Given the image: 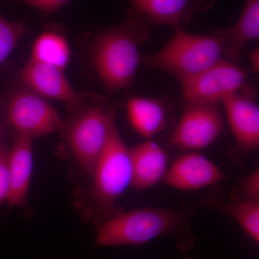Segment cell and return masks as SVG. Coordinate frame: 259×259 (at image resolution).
Listing matches in <instances>:
<instances>
[{
    "label": "cell",
    "instance_id": "7",
    "mask_svg": "<svg viewBox=\"0 0 259 259\" xmlns=\"http://www.w3.org/2000/svg\"><path fill=\"white\" fill-rule=\"evenodd\" d=\"M248 73L235 62L223 59L182 82L187 102L218 105L245 86Z\"/></svg>",
    "mask_w": 259,
    "mask_h": 259
},
{
    "label": "cell",
    "instance_id": "9",
    "mask_svg": "<svg viewBox=\"0 0 259 259\" xmlns=\"http://www.w3.org/2000/svg\"><path fill=\"white\" fill-rule=\"evenodd\" d=\"M223 120L218 105L187 102L172 134V145L187 151L208 147L222 132Z\"/></svg>",
    "mask_w": 259,
    "mask_h": 259
},
{
    "label": "cell",
    "instance_id": "12",
    "mask_svg": "<svg viewBox=\"0 0 259 259\" xmlns=\"http://www.w3.org/2000/svg\"><path fill=\"white\" fill-rule=\"evenodd\" d=\"M224 179L219 167L197 152L186 153L177 158L164 177L168 185L183 191L200 190Z\"/></svg>",
    "mask_w": 259,
    "mask_h": 259
},
{
    "label": "cell",
    "instance_id": "22",
    "mask_svg": "<svg viewBox=\"0 0 259 259\" xmlns=\"http://www.w3.org/2000/svg\"><path fill=\"white\" fill-rule=\"evenodd\" d=\"M242 190L246 196V199L259 200V171L255 170L248 175L242 183Z\"/></svg>",
    "mask_w": 259,
    "mask_h": 259
},
{
    "label": "cell",
    "instance_id": "13",
    "mask_svg": "<svg viewBox=\"0 0 259 259\" xmlns=\"http://www.w3.org/2000/svg\"><path fill=\"white\" fill-rule=\"evenodd\" d=\"M32 168V139L15 133L8 153L9 195L7 202L12 207H23L26 205Z\"/></svg>",
    "mask_w": 259,
    "mask_h": 259
},
{
    "label": "cell",
    "instance_id": "19",
    "mask_svg": "<svg viewBox=\"0 0 259 259\" xmlns=\"http://www.w3.org/2000/svg\"><path fill=\"white\" fill-rule=\"evenodd\" d=\"M28 33L29 29L25 23L7 20L0 10V64L13 52L20 40Z\"/></svg>",
    "mask_w": 259,
    "mask_h": 259
},
{
    "label": "cell",
    "instance_id": "3",
    "mask_svg": "<svg viewBox=\"0 0 259 259\" xmlns=\"http://www.w3.org/2000/svg\"><path fill=\"white\" fill-rule=\"evenodd\" d=\"M223 59L227 60L226 28L194 35L175 28L166 46L153 55L141 56V63L165 71L182 83Z\"/></svg>",
    "mask_w": 259,
    "mask_h": 259
},
{
    "label": "cell",
    "instance_id": "23",
    "mask_svg": "<svg viewBox=\"0 0 259 259\" xmlns=\"http://www.w3.org/2000/svg\"><path fill=\"white\" fill-rule=\"evenodd\" d=\"M248 59H249L252 70L258 74L259 71L258 49H255V50L250 51L249 54H248Z\"/></svg>",
    "mask_w": 259,
    "mask_h": 259
},
{
    "label": "cell",
    "instance_id": "6",
    "mask_svg": "<svg viewBox=\"0 0 259 259\" xmlns=\"http://www.w3.org/2000/svg\"><path fill=\"white\" fill-rule=\"evenodd\" d=\"M7 118L15 134L32 139L59 132L63 125L60 116L47 99L24 84L10 95Z\"/></svg>",
    "mask_w": 259,
    "mask_h": 259
},
{
    "label": "cell",
    "instance_id": "10",
    "mask_svg": "<svg viewBox=\"0 0 259 259\" xmlns=\"http://www.w3.org/2000/svg\"><path fill=\"white\" fill-rule=\"evenodd\" d=\"M252 92L244 86L221 102L237 145L245 151L259 146V108Z\"/></svg>",
    "mask_w": 259,
    "mask_h": 259
},
{
    "label": "cell",
    "instance_id": "2",
    "mask_svg": "<svg viewBox=\"0 0 259 259\" xmlns=\"http://www.w3.org/2000/svg\"><path fill=\"white\" fill-rule=\"evenodd\" d=\"M92 178V185L76 199V207L83 218L99 226L120 212L116 202L132 182L130 149L116 126L97 162Z\"/></svg>",
    "mask_w": 259,
    "mask_h": 259
},
{
    "label": "cell",
    "instance_id": "20",
    "mask_svg": "<svg viewBox=\"0 0 259 259\" xmlns=\"http://www.w3.org/2000/svg\"><path fill=\"white\" fill-rule=\"evenodd\" d=\"M71 0H17L15 4H23L35 8L40 12L44 18H49L59 11Z\"/></svg>",
    "mask_w": 259,
    "mask_h": 259
},
{
    "label": "cell",
    "instance_id": "4",
    "mask_svg": "<svg viewBox=\"0 0 259 259\" xmlns=\"http://www.w3.org/2000/svg\"><path fill=\"white\" fill-rule=\"evenodd\" d=\"M116 107L107 106L106 100L102 97L63 122L59 132L64 144L89 177L93 176L116 126Z\"/></svg>",
    "mask_w": 259,
    "mask_h": 259
},
{
    "label": "cell",
    "instance_id": "24",
    "mask_svg": "<svg viewBox=\"0 0 259 259\" xmlns=\"http://www.w3.org/2000/svg\"><path fill=\"white\" fill-rule=\"evenodd\" d=\"M180 259H193V258H180Z\"/></svg>",
    "mask_w": 259,
    "mask_h": 259
},
{
    "label": "cell",
    "instance_id": "16",
    "mask_svg": "<svg viewBox=\"0 0 259 259\" xmlns=\"http://www.w3.org/2000/svg\"><path fill=\"white\" fill-rule=\"evenodd\" d=\"M127 114L131 125L141 136L151 138L164 128L166 113L159 100L135 97L127 102Z\"/></svg>",
    "mask_w": 259,
    "mask_h": 259
},
{
    "label": "cell",
    "instance_id": "21",
    "mask_svg": "<svg viewBox=\"0 0 259 259\" xmlns=\"http://www.w3.org/2000/svg\"><path fill=\"white\" fill-rule=\"evenodd\" d=\"M8 153L9 148L0 146V204L7 202L9 195Z\"/></svg>",
    "mask_w": 259,
    "mask_h": 259
},
{
    "label": "cell",
    "instance_id": "17",
    "mask_svg": "<svg viewBox=\"0 0 259 259\" xmlns=\"http://www.w3.org/2000/svg\"><path fill=\"white\" fill-rule=\"evenodd\" d=\"M70 58L71 49L67 39L62 32L53 26L35 39L30 60L51 65L64 71Z\"/></svg>",
    "mask_w": 259,
    "mask_h": 259
},
{
    "label": "cell",
    "instance_id": "11",
    "mask_svg": "<svg viewBox=\"0 0 259 259\" xmlns=\"http://www.w3.org/2000/svg\"><path fill=\"white\" fill-rule=\"evenodd\" d=\"M131 10L144 15L151 25L182 28L196 15L209 11L215 0H126Z\"/></svg>",
    "mask_w": 259,
    "mask_h": 259
},
{
    "label": "cell",
    "instance_id": "1",
    "mask_svg": "<svg viewBox=\"0 0 259 259\" xmlns=\"http://www.w3.org/2000/svg\"><path fill=\"white\" fill-rule=\"evenodd\" d=\"M151 26L144 15L130 9L120 25L99 29L90 37L89 62L107 93L132 85L141 60L139 47L147 40Z\"/></svg>",
    "mask_w": 259,
    "mask_h": 259
},
{
    "label": "cell",
    "instance_id": "8",
    "mask_svg": "<svg viewBox=\"0 0 259 259\" xmlns=\"http://www.w3.org/2000/svg\"><path fill=\"white\" fill-rule=\"evenodd\" d=\"M22 83L46 99L66 103L71 114L100 100L96 94L75 91L64 75L55 66L29 60L20 71Z\"/></svg>",
    "mask_w": 259,
    "mask_h": 259
},
{
    "label": "cell",
    "instance_id": "15",
    "mask_svg": "<svg viewBox=\"0 0 259 259\" xmlns=\"http://www.w3.org/2000/svg\"><path fill=\"white\" fill-rule=\"evenodd\" d=\"M226 30L227 60L238 61L247 42L259 37V0H245L237 23Z\"/></svg>",
    "mask_w": 259,
    "mask_h": 259
},
{
    "label": "cell",
    "instance_id": "5",
    "mask_svg": "<svg viewBox=\"0 0 259 259\" xmlns=\"http://www.w3.org/2000/svg\"><path fill=\"white\" fill-rule=\"evenodd\" d=\"M180 214L170 209L141 208L118 212L97 226L99 246L138 245L182 231Z\"/></svg>",
    "mask_w": 259,
    "mask_h": 259
},
{
    "label": "cell",
    "instance_id": "18",
    "mask_svg": "<svg viewBox=\"0 0 259 259\" xmlns=\"http://www.w3.org/2000/svg\"><path fill=\"white\" fill-rule=\"evenodd\" d=\"M213 207L220 209L235 220L246 234L258 244L259 243V200L245 199L235 203H223L211 201Z\"/></svg>",
    "mask_w": 259,
    "mask_h": 259
},
{
    "label": "cell",
    "instance_id": "14",
    "mask_svg": "<svg viewBox=\"0 0 259 259\" xmlns=\"http://www.w3.org/2000/svg\"><path fill=\"white\" fill-rule=\"evenodd\" d=\"M132 182L131 187L145 190L164 179L167 156L163 148L153 141H146L130 149Z\"/></svg>",
    "mask_w": 259,
    "mask_h": 259
}]
</instances>
